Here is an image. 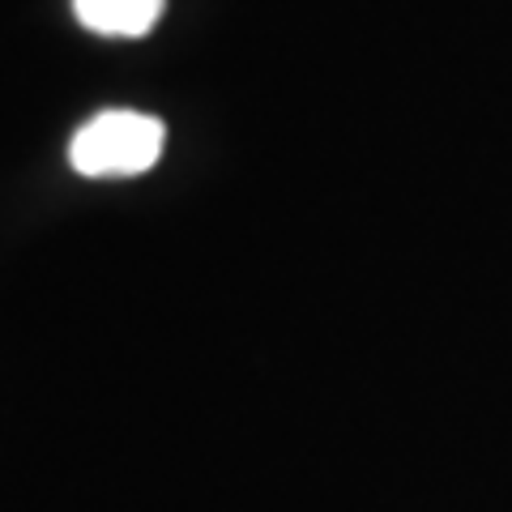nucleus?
Segmentation results:
<instances>
[{"label": "nucleus", "instance_id": "f257e3e1", "mask_svg": "<svg viewBox=\"0 0 512 512\" xmlns=\"http://www.w3.org/2000/svg\"><path fill=\"white\" fill-rule=\"evenodd\" d=\"M167 128L158 116L141 111H99L90 124L77 128L69 158L86 180H124L158 163Z\"/></svg>", "mask_w": 512, "mask_h": 512}, {"label": "nucleus", "instance_id": "f03ea898", "mask_svg": "<svg viewBox=\"0 0 512 512\" xmlns=\"http://www.w3.org/2000/svg\"><path fill=\"white\" fill-rule=\"evenodd\" d=\"M77 22L107 39H141L163 18L167 0H73Z\"/></svg>", "mask_w": 512, "mask_h": 512}]
</instances>
